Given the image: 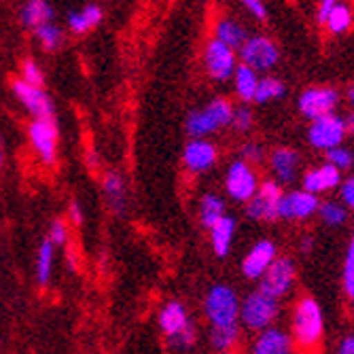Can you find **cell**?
Masks as SVG:
<instances>
[{
    "label": "cell",
    "instance_id": "obj_1",
    "mask_svg": "<svg viewBox=\"0 0 354 354\" xmlns=\"http://www.w3.org/2000/svg\"><path fill=\"white\" fill-rule=\"evenodd\" d=\"M323 312L314 297H301L293 312V337L301 354H312L323 342Z\"/></svg>",
    "mask_w": 354,
    "mask_h": 354
},
{
    "label": "cell",
    "instance_id": "obj_2",
    "mask_svg": "<svg viewBox=\"0 0 354 354\" xmlns=\"http://www.w3.org/2000/svg\"><path fill=\"white\" fill-rule=\"evenodd\" d=\"M234 104L225 98H214L206 106L191 111L185 121V130L191 138H206L214 134L225 125H232L234 119Z\"/></svg>",
    "mask_w": 354,
    "mask_h": 354
},
{
    "label": "cell",
    "instance_id": "obj_3",
    "mask_svg": "<svg viewBox=\"0 0 354 354\" xmlns=\"http://www.w3.org/2000/svg\"><path fill=\"white\" fill-rule=\"evenodd\" d=\"M204 312L212 327H230L240 318V301L234 288L227 284H214L206 293Z\"/></svg>",
    "mask_w": 354,
    "mask_h": 354
},
{
    "label": "cell",
    "instance_id": "obj_4",
    "mask_svg": "<svg viewBox=\"0 0 354 354\" xmlns=\"http://www.w3.org/2000/svg\"><path fill=\"white\" fill-rule=\"evenodd\" d=\"M278 316V301L263 295L261 291H254L246 295V299L240 304V318L242 323L252 331L268 329Z\"/></svg>",
    "mask_w": 354,
    "mask_h": 354
},
{
    "label": "cell",
    "instance_id": "obj_5",
    "mask_svg": "<svg viewBox=\"0 0 354 354\" xmlns=\"http://www.w3.org/2000/svg\"><path fill=\"white\" fill-rule=\"evenodd\" d=\"M30 145L47 166L57 162V125L53 119H35L28 125Z\"/></svg>",
    "mask_w": 354,
    "mask_h": 354
},
{
    "label": "cell",
    "instance_id": "obj_6",
    "mask_svg": "<svg viewBox=\"0 0 354 354\" xmlns=\"http://www.w3.org/2000/svg\"><path fill=\"white\" fill-rule=\"evenodd\" d=\"M278 47L272 39L268 37H252L244 43V47L240 49V57L242 64L248 66L250 71L259 73V71H270L276 66L278 62Z\"/></svg>",
    "mask_w": 354,
    "mask_h": 354
},
{
    "label": "cell",
    "instance_id": "obj_7",
    "mask_svg": "<svg viewBox=\"0 0 354 354\" xmlns=\"http://www.w3.org/2000/svg\"><path fill=\"white\" fill-rule=\"evenodd\" d=\"M293 282H295V266H293V261L288 259V257H280V259H276L268 268V272L263 274L259 291L278 301V297H282V295H286L288 291H291Z\"/></svg>",
    "mask_w": 354,
    "mask_h": 354
},
{
    "label": "cell",
    "instance_id": "obj_8",
    "mask_svg": "<svg viewBox=\"0 0 354 354\" xmlns=\"http://www.w3.org/2000/svg\"><path fill=\"white\" fill-rule=\"evenodd\" d=\"M11 89L15 93V98L21 102V106L35 119H53L55 109L43 87H35V85L24 83L21 79H13Z\"/></svg>",
    "mask_w": 354,
    "mask_h": 354
},
{
    "label": "cell",
    "instance_id": "obj_9",
    "mask_svg": "<svg viewBox=\"0 0 354 354\" xmlns=\"http://www.w3.org/2000/svg\"><path fill=\"white\" fill-rule=\"evenodd\" d=\"M225 189H227L232 200L248 204L259 189V180L246 162H234L227 170V176H225Z\"/></svg>",
    "mask_w": 354,
    "mask_h": 354
},
{
    "label": "cell",
    "instance_id": "obj_10",
    "mask_svg": "<svg viewBox=\"0 0 354 354\" xmlns=\"http://www.w3.org/2000/svg\"><path fill=\"white\" fill-rule=\"evenodd\" d=\"M204 66H206V73L214 81H227L230 77H234L238 68L236 51H232L230 47H225L223 43L212 39L206 43V49H204Z\"/></svg>",
    "mask_w": 354,
    "mask_h": 354
},
{
    "label": "cell",
    "instance_id": "obj_11",
    "mask_svg": "<svg viewBox=\"0 0 354 354\" xmlns=\"http://www.w3.org/2000/svg\"><path fill=\"white\" fill-rule=\"evenodd\" d=\"M282 191L274 180H266L257 189L254 198L246 204V214L254 221H276Z\"/></svg>",
    "mask_w": 354,
    "mask_h": 354
},
{
    "label": "cell",
    "instance_id": "obj_12",
    "mask_svg": "<svg viewBox=\"0 0 354 354\" xmlns=\"http://www.w3.org/2000/svg\"><path fill=\"white\" fill-rule=\"evenodd\" d=\"M337 100H339V95L331 87H310L301 93L299 111L304 117L316 121V119L329 117L333 109L337 106Z\"/></svg>",
    "mask_w": 354,
    "mask_h": 354
},
{
    "label": "cell",
    "instance_id": "obj_13",
    "mask_svg": "<svg viewBox=\"0 0 354 354\" xmlns=\"http://www.w3.org/2000/svg\"><path fill=\"white\" fill-rule=\"evenodd\" d=\"M344 136H346L344 119H339V117H335V115H329V117H323V119L312 121L310 132H308L310 142H312L316 149H325V151L337 149V147L342 145Z\"/></svg>",
    "mask_w": 354,
    "mask_h": 354
},
{
    "label": "cell",
    "instance_id": "obj_14",
    "mask_svg": "<svg viewBox=\"0 0 354 354\" xmlns=\"http://www.w3.org/2000/svg\"><path fill=\"white\" fill-rule=\"evenodd\" d=\"M183 164L193 174H204L216 164V149L206 138H191L183 149Z\"/></svg>",
    "mask_w": 354,
    "mask_h": 354
},
{
    "label": "cell",
    "instance_id": "obj_15",
    "mask_svg": "<svg viewBox=\"0 0 354 354\" xmlns=\"http://www.w3.org/2000/svg\"><path fill=\"white\" fill-rule=\"evenodd\" d=\"M318 198L312 196L308 191H291L282 196L280 206H278V218H295L304 221L318 212Z\"/></svg>",
    "mask_w": 354,
    "mask_h": 354
},
{
    "label": "cell",
    "instance_id": "obj_16",
    "mask_svg": "<svg viewBox=\"0 0 354 354\" xmlns=\"http://www.w3.org/2000/svg\"><path fill=\"white\" fill-rule=\"evenodd\" d=\"M276 261V244L270 240L257 242L242 261V274L250 280L263 278L268 268Z\"/></svg>",
    "mask_w": 354,
    "mask_h": 354
},
{
    "label": "cell",
    "instance_id": "obj_17",
    "mask_svg": "<svg viewBox=\"0 0 354 354\" xmlns=\"http://www.w3.org/2000/svg\"><path fill=\"white\" fill-rule=\"evenodd\" d=\"M191 323L193 320L189 318L187 308L180 301H168L162 308V312H159V327H162V331L168 339L183 333Z\"/></svg>",
    "mask_w": 354,
    "mask_h": 354
},
{
    "label": "cell",
    "instance_id": "obj_18",
    "mask_svg": "<svg viewBox=\"0 0 354 354\" xmlns=\"http://www.w3.org/2000/svg\"><path fill=\"white\" fill-rule=\"evenodd\" d=\"M102 191H104V198L109 208L119 216L125 212L127 206V191H125V178L121 172L117 170H109L102 176Z\"/></svg>",
    "mask_w": 354,
    "mask_h": 354
},
{
    "label": "cell",
    "instance_id": "obj_19",
    "mask_svg": "<svg viewBox=\"0 0 354 354\" xmlns=\"http://www.w3.org/2000/svg\"><path fill=\"white\" fill-rule=\"evenodd\" d=\"M293 339L280 329H266L252 344V354H291Z\"/></svg>",
    "mask_w": 354,
    "mask_h": 354
},
{
    "label": "cell",
    "instance_id": "obj_20",
    "mask_svg": "<svg viewBox=\"0 0 354 354\" xmlns=\"http://www.w3.org/2000/svg\"><path fill=\"white\" fill-rule=\"evenodd\" d=\"M214 39L218 43H223L225 47H230L232 51H240L244 47V43L248 41L246 37V30L242 24H238L236 19H230V17H223L216 21L214 26Z\"/></svg>",
    "mask_w": 354,
    "mask_h": 354
},
{
    "label": "cell",
    "instance_id": "obj_21",
    "mask_svg": "<svg viewBox=\"0 0 354 354\" xmlns=\"http://www.w3.org/2000/svg\"><path fill=\"white\" fill-rule=\"evenodd\" d=\"M339 183H342L339 170L327 164L323 168H316V170L306 172V176H304V191L316 196V193H323V191H329V189L337 187Z\"/></svg>",
    "mask_w": 354,
    "mask_h": 354
},
{
    "label": "cell",
    "instance_id": "obj_22",
    "mask_svg": "<svg viewBox=\"0 0 354 354\" xmlns=\"http://www.w3.org/2000/svg\"><path fill=\"white\" fill-rule=\"evenodd\" d=\"M104 17V11L100 5H85L79 11H71L68 13V28L73 35H85L91 28H95Z\"/></svg>",
    "mask_w": 354,
    "mask_h": 354
},
{
    "label": "cell",
    "instance_id": "obj_23",
    "mask_svg": "<svg viewBox=\"0 0 354 354\" xmlns=\"http://www.w3.org/2000/svg\"><path fill=\"white\" fill-rule=\"evenodd\" d=\"M299 168V155L293 149H276L272 153V170L282 183H293Z\"/></svg>",
    "mask_w": 354,
    "mask_h": 354
},
{
    "label": "cell",
    "instance_id": "obj_24",
    "mask_svg": "<svg viewBox=\"0 0 354 354\" xmlns=\"http://www.w3.org/2000/svg\"><path fill=\"white\" fill-rule=\"evenodd\" d=\"M234 234H236V221L232 216H223L210 230V244H212V250L216 252V257L230 254Z\"/></svg>",
    "mask_w": 354,
    "mask_h": 354
},
{
    "label": "cell",
    "instance_id": "obj_25",
    "mask_svg": "<svg viewBox=\"0 0 354 354\" xmlns=\"http://www.w3.org/2000/svg\"><path fill=\"white\" fill-rule=\"evenodd\" d=\"M19 19L26 28L37 30L45 24H51L53 19V7L45 0H30L19 11Z\"/></svg>",
    "mask_w": 354,
    "mask_h": 354
},
{
    "label": "cell",
    "instance_id": "obj_26",
    "mask_svg": "<svg viewBox=\"0 0 354 354\" xmlns=\"http://www.w3.org/2000/svg\"><path fill=\"white\" fill-rule=\"evenodd\" d=\"M200 223L204 227L212 230L214 225L225 216V202L216 196V193H204L200 200Z\"/></svg>",
    "mask_w": 354,
    "mask_h": 354
},
{
    "label": "cell",
    "instance_id": "obj_27",
    "mask_svg": "<svg viewBox=\"0 0 354 354\" xmlns=\"http://www.w3.org/2000/svg\"><path fill=\"white\" fill-rule=\"evenodd\" d=\"M257 85H259V77H257L254 71H250L244 64L236 68L234 73V87L238 98H242L244 102H252L254 100V93H257Z\"/></svg>",
    "mask_w": 354,
    "mask_h": 354
},
{
    "label": "cell",
    "instance_id": "obj_28",
    "mask_svg": "<svg viewBox=\"0 0 354 354\" xmlns=\"http://www.w3.org/2000/svg\"><path fill=\"white\" fill-rule=\"evenodd\" d=\"M240 337V329L238 325H230V327H212L210 331V344L212 348L221 354V352H230L236 342Z\"/></svg>",
    "mask_w": 354,
    "mask_h": 354
},
{
    "label": "cell",
    "instance_id": "obj_29",
    "mask_svg": "<svg viewBox=\"0 0 354 354\" xmlns=\"http://www.w3.org/2000/svg\"><path fill=\"white\" fill-rule=\"evenodd\" d=\"M53 244L49 240H45L39 248V254H37V282L41 286L49 284L51 280V274H53Z\"/></svg>",
    "mask_w": 354,
    "mask_h": 354
},
{
    "label": "cell",
    "instance_id": "obj_30",
    "mask_svg": "<svg viewBox=\"0 0 354 354\" xmlns=\"http://www.w3.org/2000/svg\"><path fill=\"white\" fill-rule=\"evenodd\" d=\"M331 35H344V32H348V28L352 26V11L348 5H342V3H335L327 24Z\"/></svg>",
    "mask_w": 354,
    "mask_h": 354
},
{
    "label": "cell",
    "instance_id": "obj_31",
    "mask_svg": "<svg viewBox=\"0 0 354 354\" xmlns=\"http://www.w3.org/2000/svg\"><path fill=\"white\" fill-rule=\"evenodd\" d=\"M284 93V85L282 81L274 79V77H266V79H259V85H257V93H254V102H270V100H276Z\"/></svg>",
    "mask_w": 354,
    "mask_h": 354
},
{
    "label": "cell",
    "instance_id": "obj_32",
    "mask_svg": "<svg viewBox=\"0 0 354 354\" xmlns=\"http://www.w3.org/2000/svg\"><path fill=\"white\" fill-rule=\"evenodd\" d=\"M35 35H37V39H39V43L43 45L45 51H55L64 41V32L55 24H45V26L37 28Z\"/></svg>",
    "mask_w": 354,
    "mask_h": 354
},
{
    "label": "cell",
    "instance_id": "obj_33",
    "mask_svg": "<svg viewBox=\"0 0 354 354\" xmlns=\"http://www.w3.org/2000/svg\"><path fill=\"white\" fill-rule=\"evenodd\" d=\"M318 214L323 218V223L327 225H342L348 216L346 208L337 202H323L318 206Z\"/></svg>",
    "mask_w": 354,
    "mask_h": 354
},
{
    "label": "cell",
    "instance_id": "obj_34",
    "mask_svg": "<svg viewBox=\"0 0 354 354\" xmlns=\"http://www.w3.org/2000/svg\"><path fill=\"white\" fill-rule=\"evenodd\" d=\"M19 79L28 85H35V87H43V83H45V75H43L41 66L32 57H26L21 62V77Z\"/></svg>",
    "mask_w": 354,
    "mask_h": 354
},
{
    "label": "cell",
    "instance_id": "obj_35",
    "mask_svg": "<svg viewBox=\"0 0 354 354\" xmlns=\"http://www.w3.org/2000/svg\"><path fill=\"white\" fill-rule=\"evenodd\" d=\"M344 291L354 306V238L348 246L346 263H344Z\"/></svg>",
    "mask_w": 354,
    "mask_h": 354
},
{
    "label": "cell",
    "instance_id": "obj_36",
    "mask_svg": "<svg viewBox=\"0 0 354 354\" xmlns=\"http://www.w3.org/2000/svg\"><path fill=\"white\" fill-rule=\"evenodd\" d=\"M53 246H64L68 242V223L64 218H55L51 221L49 227V238H47Z\"/></svg>",
    "mask_w": 354,
    "mask_h": 354
},
{
    "label": "cell",
    "instance_id": "obj_37",
    "mask_svg": "<svg viewBox=\"0 0 354 354\" xmlns=\"http://www.w3.org/2000/svg\"><path fill=\"white\" fill-rule=\"evenodd\" d=\"M327 159H329V166H333V168H337V170H346V168L352 166L354 155H352L348 149L337 147V149L327 151Z\"/></svg>",
    "mask_w": 354,
    "mask_h": 354
},
{
    "label": "cell",
    "instance_id": "obj_38",
    "mask_svg": "<svg viewBox=\"0 0 354 354\" xmlns=\"http://www.w3.org/2000/svg\"><path fill=\"white\" fill-rule=\"evenodd\" d=\"M196 337H198V331H196V325L191 323L183 333H178L176 337H172V339H168V342H170L172 348H189V346H193Z\"/></svg>",
    "mask_w": 354,
    "mask_h": 354
},
{
    "label": "cell",
    "instance_id": "obj_39",
    "mask_svg": "<svg viewBox=\"0 0 354 354\" xmlns=\"http://www.w3.org/2000/svg\"><path fill=\"white\" fill-rule=\"evenodd\" d=\"M232 125L236 127L238 132H248L252 127V115L246 106L242 109H236L234 111V119H232Z\"/></svg>",
    "mask_w": 354,
    "mask_h": 354
},
{
    "label": "cell",
    "instance_id": "obj_40",
    "mask_svg": "<svg viewBox=\"0 0 354 354\" xmlns=\"http://www.w3.org/2000/svg\"><path fill=\"white\" fill-rule=\"evenodd\" d=\"M242 155H244V159H246V164H259L261 159H263V151H261V147L259 145H246L244 149H242Z\"/></svg>",
    "mask_w": 354,
    "mask_h": 354
},
{
    "label": "cell",
    "instance_id": "obj_41",
    "mask_svg": "<svg viewBox=\"0 0 354 354\" xmlns=\"http://www.w3.org/2000/svg\"><path fill=\"white\" fill-rule=\"evenodd\" d=\"M342 200L346 206H350L354 210V176H350L344 185H342Z\"/></svg>",
    "mask_w": 354,
    "mask_h": 354
},
{
    "label": "cell",
    "instance_id": "obj_42",
    "mask_svg": "<svg viewBox=\"0 0 354 354\" xmlns=\"http://www.w3.org/2000/svg\"><path fill=\"white\" fill-rule=\"evenodd\" d=\"M244 7L257 17V19H266L268 17V11H266V5L263 3H259V0H246V3H244Z\"/></svg>",
    "mask_w": 354,
    "mask_h": 354
},
{
    "label": "cell",
    "instance_id": "obj_43",
    "mask_svg": "<svg viewBox=\"0 0 354 354\" xmlns=\"http://www.w3.org/2000/svg\"><path fill=\"white\" fill-rule=\"evenodd\" d=\"M333 7H335L333 0H325V3H320V5H318V15H316V19H318L320 26H325V24H327V19H329Z\"/></svg>",
    "mask_w": 354,
    "mask_h": 354
},
{
    "label": "cell",
    "instance_id": "obj_44",
    "mask_svg": "<svg viewBox=\"0 0 354 354\" xmlns=\"http://www.w3.org/2000/svg\"><path fill=\"white\" fill-rule=\"evenodd\" d=\"M68 216H71V221H73L75 225H81V223H83V210H81L79 202H71V206H68Z\"/></svg>",
    "mask_w": 354,
    "mask_h": 354
},
{
    "label": "cell",
    "instance_id": "obj_45",
    "mask_svg": "<svg viewBox=\"0 0 354 354\" xmlns=\"http://www.w3.org/2000/svg\"><path fill=\"white\" fill-rule=\"evenodd\" d=\"M337 354H354V335H348L337 346Z\"/></svg>",
    "mask_w": 354,
    "mask_h": 354
},
{
    "label": "cell",
    "instance_id": "obj_46",
    "mask_svg": "<svg viewBox=\"0 0 354 354\" xmlns=\"http://www.w3.org/2000/svg\"><path fill=\"white\" fill-rule=\"evenodd\" d=\"M344 127H346V134H354V115H348L344 119Z\"/></svg>",
    "mask_w": 354,
    "mask_h": 354
},
{
    "label": "cell",
    "instance_id": "obj_47",
    "mask_svg": "<svg viewBox=\"0 0 354 354\" xmlns=\"http://www.w3.org/2000/svg\"><path fill=\"white\" fill-rule=\"evenodd\" d=\"M312 246H314V240H312V238H304V240H301V250H304V252H310Z\"/></svg>",
    "mask_w": 354,
    "mask_h": 354
},
{
    "label": "cell",
    "instance_id": "obj_48",
    "mask_svg": "<svg viewBox=\"0 0 354 354\" xmlns=\"http://www.w3.org/2000/svg\"><path fill=\"white\" fill-rule=\"evenodd\" d=\"M348 102H350V104L354 106V85H352V87L348 89Z\"/></svg>",
    "mask_w": 354,
    "mask_h": 354
},
{
    "label": "cell",
    "instance_id": "obj_49",
    "mask_svg": "<svg viewBox=\"0 0 354 354\" xmlns=\"http://www.w3.org/2000/svg\"><path fill=\"white\" fill-rule=\"evenodd\" d=\"M0 164H3V151H0Z\"/></svg>",
    "mask_w": 354,
    "mask_h": 354
},
{
    "label": "cell",
    "instance_id": "obj_50",
    "mask_svg": "<svg viewBox=\"0 0 354 354\" xmlns=\"http://www.w3.org/2000/svg\"><path fill=\"white\" fill-rule=\"evenodd\" d=\"M221 354H234V352H221Z\"/></svg>",
    "mask_w": 354,
    "mask_h": 354
}]
</instances>
